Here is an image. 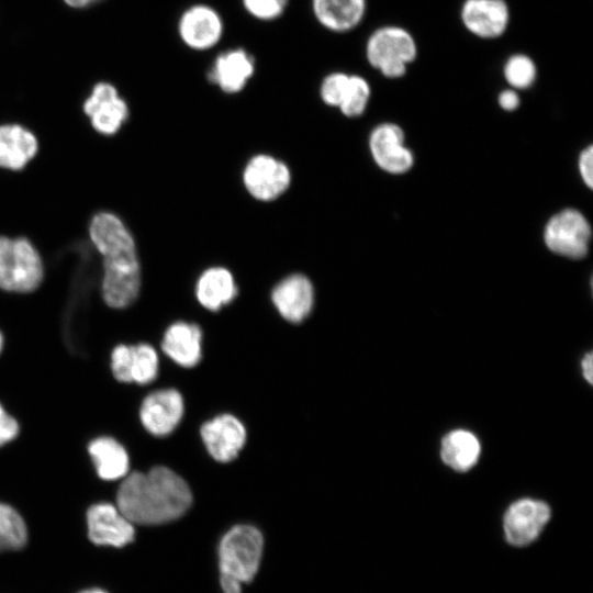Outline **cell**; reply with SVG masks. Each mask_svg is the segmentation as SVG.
Instances as JSON below:
<instances>
[{
	"instance_id": "7c38bea8",
	"label": "cell",
	"mask_w": 593,
	"mask_h": 593,
	"mask_svg": "<svg viewBox=\"0 0 593 593\" xmlns=\"http://www.w3.org/2000/svg\"><path fill=\"white\" fill-rule=\"evenodd\" d=\"M369 146L377 165L390 174H404L413 166L414 157L404 145V132L395 123H381L369 138Z\"/></svg>"
},
{
	"instance_id": "9a60e30c",
	"label": "cell",
	"mask_w": 593,
	"mask_h": 593,
	"mask_svg": "<svg viewBox=\"0 0 593 593\" xmlns=\"http://www.w3.org/2000/svg\"><path fill=\"white\" fill-rule=\"evenodd\" d=\"M201 437L209 454L220 462L236 458L246 440V429L231 414H223L201 427Z\"/></svg>"
},
{
	"instance_id": "5b68a950",
	"label": "cell",
	"mask_w": 593,
	"mask_h": 593,
	"mask_svg": "<svg viewBox=\"0 0 593 593\" xmlns=\"http://www.w3.org/2000/svg\"><path fill=\"white\" fill-rule=\"evenodd\" d=\"M44 275L36 248L26 238L0 236V288L11 292L35 290Z\"/></svg>"
},
{
	"instance_id": "cb8c5ba5",
	"label": "cell",
	"mask_w": 593,
	"mask_h": 593,
	"mask_svg": "<svg viewBox=\"0 0 593 593\" xmlns=\"http://www.w3.org/2000/svg\"><path fill=\"white\" fill-rule=\"evenodd\" d=\"M443 461L457 471L473 467L480 456V443L470 432L457 429L448 433L441 440Z\"/></svg>"
},
{
	"instance_id": "3957f363",
	"label": "cell",
	"mask_w": 593,
	"mask_h": 593,
	"mask_svg": "<svg viewBox=\"0 0 593 593\" xmlns=\"http://www.w3.org/2000/svg\"><path fill=\"white\" fill-rule=\"evenodd\" d=\"M363 52L373 70L387 79H400L417 59L418 45L414 35L404 26L385 24L368 35Z\"/></svg>"
},
{
	"instance_id": "d590c367",
	"label": "cell",
	"mask_w": 593,
	"mask_h": 593,
	"mask_svg": "<svg viewBox=\"0 0 593 593\" xmlns=\"http://www.w3.org/2000/svg\"><path fill=\"white\" fill-rule=\"evenodd\" d=\"M80 593H107V592L101 589H90V590L82 591Z\"/></svg>"
},
{
	"instance_id": "1f68e13d",
	"label": "cell",
	"mask_w": 593,
	"mask_h": 593,
	"mask_svg": "<svg viewBox=\"0 0 593 593\" xmlns=\"http://www.w3.org/2000/svg\"><path fill=\"white\" fill-rule=\"evenodd\" d=\"M497 103L504 111L516 110L521 104L518 91L510 87L502 90L497 96Z\"/></svg>"
},
{
	"instance_id": "30bf717a",
	"label": "cell",
	"mask_w": 593,
	"mask_h": 593,
	"mask_svg": "<svg viewBox=\"0 0 593 593\" xmlns=\"http://www.w3.org/2000/svg\"><path fill=\"white\" fill-rule=\"evenodd\" d=\"M256 59L244 47H231L220 52L206 71L208 80L222 92H240L256 72Z\"/></svg>"
},
{
	"instance_id": "4fadbf2b",
	"label": "cell",
	"mask_w": 593,
	"mask_h": 593,
	"mask_svg": "<svg viewBox=\"0 0 593 593\" xmlns=\"http://www.w3.org/2000/svg\"><path fill=\"white\" fill-rule=\"evenodd\" d=\"M89 539L99 546L123 547L133 541L134 525L109 503L92 505L87 512Z\"/></svg>"
},
{
	"instance_id": "52a82bcc",
	"label": "cell",
	"mask_w": 593,
	"mask_h": 593,
	"mask_svg": "<svg viewBox=\"0 0 593 593\" xmlns=\"http://www.w3.org/2000/svg\"><path fill=\"white\" fill-rule=\"evenodd\" d=\"M591 226L582 213L567 209L553 215L544 232L546 246L555 254L572 259L586 256Z\"/></svg>"
},
{
	"instance_id": "4dcf8cb0",
	"label": "cell",
	"mask_w": 593,
	"mask_h": 593,
	"mask_svg": "<svg viewBox=\"0 0 593 593\" xmlns=\"http://www.w3.org/2000/svg\"><path fill=\"white\" fill-rule=\"evenodd\" d=\"M19 432L16 421L8 415L0 405V446L12 440Z\"/></svg>"
},
{
	"instance_id": "d6986e66",
	"label": "cell",
	"mask_w": 593,
	"mask_h": 593,
	"mask_svg": "<svg viewBox=\"0 0 593 593\" xmlns=\"http://www.w3.org/2000/svg\"><path fill=\"white\" fill-rule=\"evenodd\" d=\"M271 299L280 315L291 323L302 322L311 312L314 291L311 281L301 273L281 280L272 290Z\"/></svg>"
},
{
	"instance_id": "7402d4cb",
	"label": "cell",
	"mask_w": 593,
	"mask_h": 593,
	"mask_svg": "<svg viewBox=\"0 0 593 593\" xmlns=\"http://www.w3.org/2000/svg\"><path fill=\"white\" fill-rule=\"evenodd\" d=\"M237 288L232 273L223 267L206 269L199 278L195 288L198 301L212 311L228 304L236 295Z\"/></svg>"
},
{
	"instance_id": "9c48e42d",
	"label": "cell",
	"mask_w": 593,
	"mask_h": 593,
	"mask_svg": "<svg viewBox=\"0 0 593 593\" xmlns=\"http://www.w3.org/2000/svg\"><path fill=\"white\" fill-rule=\"evenodd\" d=\"M550 507L542 501L522 499L510 505L503 519L506 541L515 547L530 545L550 519Z\"/></svg>"
},
{
	"instance_id": "ac0fdd59",
	"label": "cell",
	"mask_w": 593,
	"mask_h": 593,
	"mask_svg": "<svg viewBox=\"0 0 593 593\" xmlns=\"http://www.w3.org/2000/svg\"><path fill=\"white\" fill-rule=\"evenodd\" d=\"M316 23L334 34L349 33L365 21L368 0H311Z\"/></svg>"
},
{
	"instance_id": "8d00e7d4",
	"label": "cell",
	"mask_w": 593,
	"mask_h": 593,
	"mask_svg": "<svg viewBox=\"0 0 593 593\" xmlns=\"http://www.w3.org/2000/svg\"><path fill=\"white\" fill-rule=\"evenodd\" d=\"M2 345H3V337H2V334L0 333V351L2 349Z\"/></svg>"
},
{
	"instance_id": "d6a6232c",
	"label": "cell",
	"mask_w": 593,
	"mask_h": 593,
	"mask_svg": "<svg viewBox=\"0 0 593 593\" xmlns=\"http://www.w3.org/2000/svg\"><path fill=\"white\" fill-rule=\"evenodd\" d=\"M220 584L223 593H242L243 583L233 578L220 575Z\"/></svg>"
},
{
	"instance_id": "8fae6325",
	"label": "cell",
	"mask_w": 593,
	"mask_h": 593,
	"mask_svg": "<svg viewBox=\"0 0 593 593\" xmlns=\"http://www.w3.org/2000/svg\"><path fill=\"white\" fill-rule=\"evenodd\" d=\"M290 179L287 165L268 155L253 157L243 175L248 192L261 201H270L282 194L289 187Z\"/></svg>"
},
{
	"instance_id": "8992f818",
	"label": "cell",
	"mask_w": 593,
	"mask_h": 593,
	"mask_svg": "<svg viewBox=\"0 0 593 593\" xmlns=\"http://www.w3.org/2000/svg\"><path fill=\"white\" fill-rule=\"evenodd\" d=\"M180 42L190 51L208 52L215 48L225 34L222 14L211 4L199 2L184 8L177 21Z\"/></svg>"
},
{
	"instance_id": "7a4b0ae2",
	"label": "cell",
	"mask_w": 593,
	"mask_h": 593,
	"mask_svg": "<svg viewBox=\"0 0 593 593\" xmlns=\"http://www.w3.org/2000/svg\"><path fill=\"white\" fill-rule=\"evenodd\" d=\"M89 236L103 261V300L111 307H126L137 298L141 287L132 234L116 215L100 212L90 222Z\"/></svg>"
},
{
	"instance_id": "f546056e",
	"label": "cell",
	"mask_w": 593,
	"mask_h": 593,
	"mask_svg": "<svg viewBox=\"0 0 593 593\" xmlns=\"http://www.w3.org/2000/svg\"><path fill=\"white\" fill-rule=\"evenodd\" d=\"M579 171L584 183L593 186V147L590 145L582 150L579 157Z\"/></svg>"
},
{
	"instance_id": "277c9868",
	"label": "cell",
	"mask_w": 593,
	"mask_h": 593,
	"mask_svg": "<svg viewBox=\"0 0 593 593\" xmlns=\"http://www.w3.org/2000/svg\"><path fill=\"white\" fill-rule=\"evenodd\" d=\"M262 548L264 538L256 527L250 525L232 527L219 545L220 574L240 583L250 582L258 571Z\"/></svg>"
},
{
	"instance_id": "4316f807",
	"label": "cell",
	"mask_w": 593,
	"mask_h": 593,
	"mask_svg": "<svg viewBox=\"0 0 593 593\" xmlns=\"http://www.w3.org/2000/svg\"><path fill=\"white\" fill-rule=\"evenodd\" d=\"M370 97L371 86L367 78L358 74H350L344 99L338 109L345 116H360L366 111Z\"/></svg>"
},
{
	"instance_id": "d4e9b609",
	"label": "cell",
	"mask_w": 593,
	"mask_h": 593,
	"mask_svg": "<svg viewBox=\"0 0 593 593\" xmlns=\"http://www.w3.org/2000/svg\"><path fill=\"white\" fill-rule=\"evenodd\" d=\"M502 75L510 88L526 90L537 80L538 67L528 54L514 53L504 60Z\"/></svg>"
},
{
	"instance_id": "484cf974",
	"label": "cell",
	"mask_w": 593,
	"mask_h": 593,
	"mask_svg": "<svg viewBox=\"0 0 593 593\" xmlns=\"http://www.w3.org/2000/svg\"><path fill=\"white\" fill-rule=\"evenodd\" d=\"M27 540L26 525L11 506L0 503V552L22 548Z\"/></svg>"
},
{
	"instance_id": "83f0119b",
	"label": "cell",
	"mask_w": 593,
	"mask_h": 593,
	"mask_svg": "<svg viewBox=\"0 0 593 593\" xmlns=\"http://www.w3.org/2000/svg\"><path fill=\"white\" fill-rule=\"evenodd\" d=\"M350 74L343 70H334L326 74L320 83V97L329 107L338 108L344 99Z\"/></svg>"
},
{
	"instance_id": "836d02e7",
	"label": "cell",
	"mask_w": 593,
	"mask_h": 593,
	"mask_svg": "<svg viewBox=\"0 0 593 593\" xmlns=\"http://www.w3.org/2000/svg\"><path fill=\"white\" fill-rule=\"evenodd\" d=\"M592 363H593L592 353H589L583 357V359L581 361V368H582L583 377L589 383H592V378H593V365Z\"/></svg>"
},
{
	"instance_id": "ba28073f",
	"label": "cell",
	"mask_w": 593,
	"mask_h": 593,
	"mask_svg": "<svg viewBox=\"0 0 593 593\" xmlns=\"http://www.w3.org/2000/svg\"><path fill=\"white\" fill-rule=\"evenodd\" d=\"M459 18L471 35L485 41L497 40L510 26L511 8L506 0H463Z\"/></svg>"
},
{
	"instance_id": "5bb4252c",
	"label": "cell",
	"mask_w": 593,
	"mask_h": 593,
	"mask_svg": "<svg viewBox=\"0 0 593 593\" xmlns=\"http://www.w3.org/2000/svg\"><path fill=\"white\" fill-rule=\"evenodd\" d=\"M83 111L93 128L103 135L115 134L128 116L125 101L112 85L105 82L94 86L83 104Z\"/></svg>"
},
{
	"instance_id": "ffe728a7",
	"label": "cell",
	"mask_w": 593,
	"mask_h": 593,
	"mask_svg": "<svg viewBox=\"0 0 593 593\" xmlns=\"http://www.w3.org/2000/svg\"><path fill=\"white\" fill-rule=\"evenodd\" d=\"M35 135L19 124L0 125V167L22 169L37 153Z\"/></svg>"
},
{
	"instance_id": "603a6c76",
	"label": "cell",
	"mask_w": 593,
	"mask_h": 593,
	"mask_svg": "<svg viewBox=\"0 0 593 593\" xmlns=\"http://www.w3.org/2000/svg\"><path fill=\"white\" fill-rule=\"evenodd\" d=\"M98 475L103 480H116L128 471V456L124 447L111 437H99L88 447Z\"/></svg>"
},
{
	"instance_id": "2e32d148",
	"label": "cell",
	"mask_w": 593,
	"mask_h": 593,
	"mask_svg": "<svg viewBox=\"0 0 593 593\" xmlns=\"http://www.w3.org/2000/svg\"><path fill=\"white\" fill-rule=\"evenodd\" d=\"M111 367L116 380L146 384L157 376L158 357L147 344L119 345L112 353Z\"/></svg>"
},
{
	"instance_id": "e575fe53",
	"label": "cell",
	"mask_w": 593,
	"mask_h": 593,
	"mask_svg": "<svg viewBox=\"0 0 593 593\" xmlns=\"http://www.w3.org/2000/svg\"><path fill=\"white\" fill-rule=\"evenodd\" d=\"M68 5L75 7V8H82L90 5L99 0H64Z\"/></svg>"
},
{
	"instance_id": "e0dca14e",
	"label": "cell",
	"mask_w": 593,
	"mask_h": 593,
	"mask_svg": "<svg viewBox=\"0 0 593 593\" xmlns=\"http://www.w3.org/2000/svg\"><path fill=\"white\" fill-rule=\"evenodd\" d=\"M183 414L181 394L172 389L150 393L142 403L139 416L144 427L155 436L170 434Z\"/></svg>"
},
{
	"instance_id": "6da1fadb",
	"label": "cell",
	"mask_w": 593,
	"mask_h": 593,
	"mask_svg": "<svg viewBox=\"0 0 593 593\" xmlns=\"http://www.w3.org/2000/svg\"><path fill=\"white\" fill-rule=\"evenodd\" d=\"M118 508L133 524L157 525L182 516L191 505L188 483L167 467L132 472L119 488Z\"/></svg>"
},
{
	"instance_id": "f1b7e54d",
	"label": "cell",
	"mask_w": 593,
	"mask_h": 593,
	"mask_svg": "<svg viewBox=\"0 0 593 593\" xmlns=\"http://www.w3.org/2000/svg\"><path fill=\"white\" fill-rule=\"evenodd\" d=\"M290 0H240L244 11L259 22H272L287 11Z\"/></svg>"
},
{
	"instance_id": "44dd1931",
	"label": "cell",
	"mask_w": 593,
	"mask_h": 593,
	"mask_svg": "<svg viewBox=\"0 0 593 593\" xmlns=\"http://www.w3.org/2000/svg\"><path fill=\"white\" fill-rule=\"evenodd\" d=\"M202 333L198 325L177 322L166 331L161 348L178 365L190 368L201 359Z\"/></svg>"
}]
</instances>
